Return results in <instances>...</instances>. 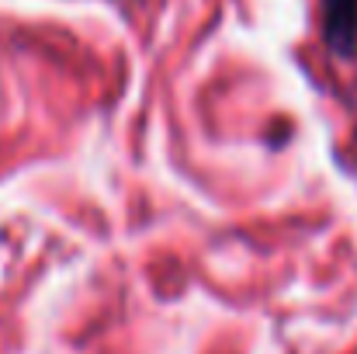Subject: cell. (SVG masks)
I'll return each mask as SVG.
<instances>
[{
  "label": "cell",
  "mask_w": 357,
  "mask_h": 354,
  "mask_svg": "<svg viewBox=\"0 0 357 354\" xmlns=\"http://www.w3.org/2000/svg\"><path fill=\"white\" fill-rule=\"evenodd\" d=\"M323 38L337 56L357 52V0H323Z\"/></svg>",
  "instance_id": "1"
}]
</instances>
